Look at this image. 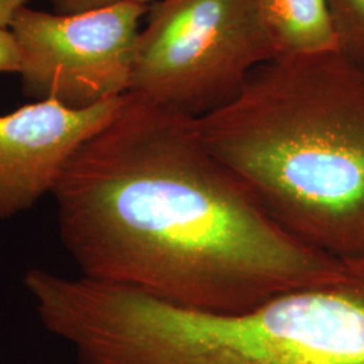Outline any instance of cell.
Returning <instances> with one entry per match:
<instances>
[{
	"instance_id": "cell-4",
	"label": "cell",
	"mask_w": 364,
	"mask_h": 364,
	"mask_svg": "<svg viewBox=\"0 0 364 364\" xmlns=\"http://www.w3.org/2000/svg\"><path fill=\"white\" fill-rule=\"evenodd\" d=\"M275 57L257 0H159L136 41L130 92L200 119Z\"/></svg>"
},
{
	"instance_id": "cell-12",
	"label": "cell",
	"mask_w": 364,
	"mask_h": 364,
	"mask_svg": "<svg viewBox=\"0 0 364 364\" xmlns=\"http://www.w3.org/2000/svg\"><path fill=\"white\" fill-rule=\"evenodd\" d=\"M23 1H25V3H26L27 0H23Z\"/></svg>"
},
{
	"instance_id": "cell-1",
	"label": "cell",
	"mask_w": 364,
	"mask_h": 364,
	"mask_svg": "<svg viewBox=\"0 0 364 364\" xmlns=\"http://www.w3.org/2000/svg\"><path fill=\"white\" fill-rule=\"evenodd\" d=\"M53 196L81 277L192 311H247L346 263L277 225L209 150L197 119L131 92Z\"/></svg>"
},
{
	"instance_id": "cell-7",
	"label": "cell",
	"mask_w": 364,
	"mask_h": 364,
	"mask_svg": "<svg viewBox=\"0 0 364 364\" xmlns=\"http://www.w3.org/2000/svg\"><path fill=\"white\" fill-rule=\"evenodd\" d=\"M277 57L338 50L328 0H257Z\"/></svg>"
},
{
	"instance_id": "cell-10",
	"label": "cell",
	"mask_w": 364,
	"mask_h": 364,
	"mask_svg": "<svg viewBox=\"0 0 364 364\" xmlns=\"http://www.w3.org/2000/svg\"><path fill=\"white\" fill-rule=\"evenodd\" d=\"M21 53L10 28H0V73H19Z\"/></svg>"
},
{
	"instance_id": "cell-11",
	"label": "cell",
	"mask_w": 364,
	"mask_h": 364,
	"mask_svg": "<svg viewBox=\"0 0 364 364\" xmlns=\"http://www.w3.org/2000/svg\"><path fill=\"white\" fill-rule=\"evenodd\" d=\"M23 6H26L23 0H0V28H10Z\"/></svg>"
},
{
	"instance_id": "cell-8",
	"label": "cell",
	"mask_w": 364,
	"mask_h": 364,
	"mask_svg": "<svg viewBox=\"0 0 364 364\" xmlns=\"http://www.w3.org/2000/svg\"><path fill=\"white\" fill-rule=\"evenodd\" d=\"M338 52L364 68V0H328Z\"/></svg>"
},
{
	"instance_id": "cell-5",
	"label": "cell",
	"mask_w": 364,
	"mask_h": 364,
	"mask_svg": "<svg viewBox=\"0 0 364 364\" xmlns=\"http://www.w3.org/2000/svg\"><path fill=\"white\" fill-rule=\"evenodd\" d=\"M150 7L122 4L78 14L23 6L10 30L27 96L75 109L127 95L136 41Z\"/></svg>"
},
{
	"instance_id": "cell-2",
	"label": "cell",
	"mask_w": 364,
	"mask_h": 364,
	"mask_svg": "<svg viewBox=\"0 0 364 364\" xmlns=\"http://www.w3.org/2000/svg\"><path fill=\"white\" fill-rule=\"evenodd\" d=\"M197 124L285 232L338 259L363 257L364 68L338 50L275 57Z\"/></svg>"
},
{
	"instance_id": "cell-9",
	"label": "cell",
	"mask_w": 364,
	"mask_h": 364,
	"mask_svg": "<svg viewBox=\"0 0 364 364\" xmlns=\"http://www.w3.org/2000/svg\"><path fill=\"white\" fill-rule=\"evenodd\" d=\"M159 0H52L55 13L78 14L115 7L122 4H136L150 7Z\"/></svg>"
},
{
	"instance_id": "cell-6",
	"label": "cell",
	"mask_w": 364,
	"mask_h": 364,
	"mask_svg": "<svg viewBox=\"0 0 364 364\" xmlns=\"http://www.w3.org/2000/svg\"><path fill=\"white\" fill-rule=\"evenodd\" d=\"M124 96L82 109L39 100L0 115V220L53 195L70 158L115 117Z\"/></svg>"
},
{
	"instance_id": "cell-3",
	"label": "cell",
	"mask_w": 364,
	"mask_h": 364,
	"mask_svg": "<svg viewBox=\"0 0 364 364\" xmlns=\"http://www.w3.org/2000/svg\"><path fill=\"white\" fill-rule=\"evenodd\" d=\"M27 290L77 364H364V255L329 281L242 312L192 311L45 270Z\"/></svg>"
}]
</instances>
